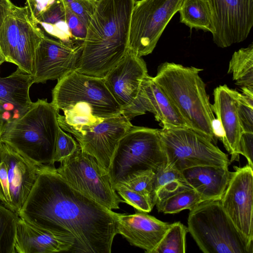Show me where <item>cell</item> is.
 Listing matches in <instances>:
<instances>
[{
  "label": "cell",
  "mask_w": 253,
  "mask_h": 253,
  "mask_svg": "<svg viewBox=\"0 0 253 253\" xmlns=\"http://www.w3.org/2000/svg\"><path fill=\"white\" fill-rule=\"evenodd\" d=\"M116 214L72 187L54 166L41 167L18 213L36 227L71 236L74 253H110Z\"/></svg>",
  "instance_id": "6da1fadb"
},
{
  "label": "cell",
  "mask_w": 253,
  "mask_h": 253,
  "mask_svg": "<svg viewBox=\"0 0 253 253\" xmlns=\"http://www.w3.org/2000/svg\"><path fill=\"white\" fill-rule=\"evenodd\" d=\"M135 0H97L75 71L103 78L128 49L130 20Z\"/></svg>",
  "instance_id": "7a4b0ae2"
},
{
  "label": "cell",
  "mask_w": 253,
  "mask_h": 253,
  "mask_svg": "<svg viewBox=\"0 0 253 253\" xmlns=\"http://www.w3.org/2000/svg\"><path fill=\"white\" fill-rule=\"evenodd\" d=\"M51 103L63 112L57 114L59 126L79 131L105 119L122 114V108L106 86L104 78L75 70L58 80L52 91Z\"/></svg>",
  "instance_id": "3957f363"
},
{
  "label": "cell",
  "mask_w": 253,
  "mask_h": 253,
  "mask_svg": "<svg viewBox=\"0 0 253 253\" xmlns=\"http://www.w3.org/2000/svg\"><path fill=\"white\" fill-rule=\"evenodd\" d=\"M202 69L165 62L153 79L192 129L214 144L215 120L206 84L199 75Z\"/></svg>",
  "instance_id": "277c9868"
},
{
  "label": "cell",
  "mask_w": 253,
  "mask_h": 253,
  "mask_svg": "<svg viewBox=\"0 0 253 253\" xmlns=\"http://www.w3.org/2000/svg\"><path fill=\"white\" fill-rule=\"evenodd\" d=\"M58 110L46 99H39L18 117L5 122L0 142L38 166H54L53 157L60 128Z\"/></svg>",
  "instance_id": "5b68a950"
},
{
  "label": "cell",
  "mask_w": 253,
  "mask_h": 253,
  "mask_svg": "<svg viewBox=\"0 0 253 253\" xmlns=\"http://www.w3.org/2000/svg\"><path fill=\"white\" fill-rule=\"evenodd\" d=\"M188 230L205 253H253V243L238 231L220 199L204 201L190 210Z\"/></svg>",
  "instance_id": "8992f818"
},
{
  "label": "cell",
  "mask_w": 253,
  "mask_h": 253,
  "mask_svg": "<svg viewBox=\"0 0 253 253\" xmlns=\"http://www.w3.org/2000/svg\"><path fill=\"white\" fill-rule=\"evenodd\" d=\"M166 162L159 129L132 125L120 140L108 174L114 189L141 172H156Z\"/></svg>",
  "instance_id": "52a82bcc"
},
{
  "label": "cell",
  "mask_w": 253,
  "mask_h": 253,
  "mask_svg": "<svg viewBox=\"0 0 253 253\" xmlns=\"http://www.w3.org/2000/svg\"><path fill=\"white\" fill-rule=\"evenodd\" d=\"M166 165L181 171L198 166L228 167V156L213 143L187 127L159 129Z\"/></svg>",
  "instance_id": "ba28073f"
},
{
  "label": "cell",
  "mask_w": 253,
  "mask_h": 253,
  "mask_svg": "<svg viewBox=\"0 0 253 253\" xmlns=\"http://www.w3.org/2000/svg\"><path fill=\"white\" fill-rule=\"evenodd\" d=\"M56 170L74 189L108 209H118L124 202L113 189L108 172L79 144Z\"/></svg>",
  "instance_id": "9c48e42d"
},
{
  "label": "cell",
  "mask_w": 253,
  "mask_h": 253,
  "mask_svg": "<svg viewBox=\"0 0 253 253\" xmlns=\"http://www.w3.org/2000/svg\"><path fill=\"white\" fill-rule=\"evenodd\" d=\"M183 0H140L132 10L128 47L139 57L152 52Z\"/></svg>",
  "instance_id": "30bf717a"
},
{
  "label": "cell",
  "mask_w": 253,
  "mask_h": 253,
  "mask_svg": "<svg viewBox=\"0 0 253 253\" xmlns=\"http://www.w3.org/2000/svg\"><path fill=\"white\" fill-rule=\"evenodd\" d=\"M44 36L27 7L14 5L0 28V48L5 61L32 74L35 52Z\"/></svg>",
  "instance_id": "8fae6325"
},
{
  "label": "cell",
  "mask_w": 253,
  "mask_h": 253,
  "mask_svg": "<svg viewBox=\"0 0 253 253\" xmlns=\"http://www.w3.org/2000/svg\"><path fill=\"white\" fill-rule=\"evenodd\" d=\"M41 166L3 143L0 160V202L4 206L19 213L34 186Z\"/></svg>",
  "instance_id": "7c38bea8"
},
{
  "label": "cell",
  "mask_w": 253,
  "mask_h": 253,
  "mask_svg": "<svg viewBox=\"0 0 253 253\" xmlns=\"http://www.w3.org/2000/svg\"><path fill=\"white\" fill-rule=\"evenodd\" d=\"M211 10L214 43L221 48L245 41L253 26V0H208Z\"/></svg>",
  "instance_id": "4fadbf2b"
},
{
  "label": "cell",
  "mask_w": 253,
  "mask_h": 253,
  "mask_svg": "<svg viewBox=\"0 0 253 253\" xmlns=\"http://www.w3.org/2000/svg\"><path fill=\"white\" fill-rule=\"evenodd\" d=\"M234 169L220 202L239 233L253 243V168L247 164Z\"/></svg>",
  "instance_id": "5bb4252c"
},
{
  "label": "cell",
  "mask_w": 253,
  "mask_h": 253,
  "mask_svg": "<svg viewBox=\"0 0 253 253\" xmlns=\"http://www.w3.org/2000/svg\"><path fill=\"white\" fill-rule=\"evenodd\" d=\"M83 47V45L73 46L45 35L34 56L33 83L58 80L75 70Z\"/></svg>",
  "instance_id": "9a60e30c"
},
{
  "label": "cell",
  "mask_w": 253,
  "mask_h": 253,
  "mask_svg": "<svg viewBox=\"0 0 253 253\" xmlns=\"http://www.w3.org/2000/svg\"><path fill=\"white\" fill-rule=\"evenodd\" d=\"M132 126L122 114L105 119L74 136L82 151L93 156L107 172L120 140Z\"/></svg>",
  "instance_id": "2e32d148"
},
{
  "label": "cell",
  "mask_w": 253,
  "mask_h": 253,
  "mask_svg": "<svg viewBox=\"0 0 253 253\" xmlns=\"http://www.w3.org/2000/svg\"><path fill=\"white\" fill-rule=\"evenodd\" d=\"M148 75L146 63L132 51H127L103 77L106 86L123 110L135 100L142 83Z\"/></svg>",
  "instance_id": "e0dca14e"
},
{
  "label": "cell",
  "mask_w": 253,
  "mask_h": 253,
  "mask_svg": "<svg viewBox=\"0 0 253 253\" xmlns=\"http://www.w3.org/2000/svg\"><path fill=\"white\" fill-rule=\"evenodd\" d=\"M154 114L162 128H189L167 96L149 75L143 80L137 97L122 114L130 121L134 117L145 114Z\"/></svg>",
  "instance_id": "ac0fdd59"
},
{
  "label": "cell",
  "mask_w": 253,
  "mask_h": 253,
  "mask_svg": "<svg viewBox=\"0 0 253 253\" xmlns=\"http://www.w3.org/2000/svg\"><path fill=\"white\" fill-rule=\"evenodd\" d=\"M140 211L132 214H116L117 233L132 246L153 253L171 224Z\"/></svg>",
  "instance_id": "d6986e66"
},
{
  "label": "cell",
  "mask_w": 253,
  "mask_h": 253,
  "mask_svg": "<svg viewBox=\"0 0 253 253\" xmlns=\"http://www.w3.org/2000/svg\"><path fill=\"white\" fill-rule=\"evenodd\" d=\"M239 92L226 84L220 85L213 90L214 103L211 104L222 130L220 140L230 154V163L239 161L238 144L242 133L237 114Z\"/></svg>",
  "instance_id": "ffe728a7"
},
{
  "label": "cell",
  "mask_w": 253,
  "mask_h": 253,
  "mask_svg": "<svg viewBox=\"0 0 253 253\" xmlns=\"http://www.w3.org/2000/svg\"><path fill=\"white\" fill-rule=\"evenodd\" d=\"M74 244L73 238L68 235L36 227L19 217L15 253L69 252Z\"/></svg>",
  "instance_id": "44dd1931"
},
{
  "label": "cell",
  "mask_w": 253,
  "mask_h": 253,
  "mask_svg": "<svg viewBox=\"0 0 253 253\" xmlns=\"http://www.w3.org/2000/svg\"><path fill=\"white\" fill-rule=\"evenodd\" d=\"M181 172L188 184L204 201L220 199L232 174L228 167L211 165L193 167Z\"/></svg>",
  "instance_id": "7402d4cb"
},
{
  "label": "cell",
  "mask_w": 253,
  "mask_h": 253,
  "mask_svg": "<svg viewBox=\"0 0 253 253\" xmlns=\"http://www.w3.org/2000/svg\"><path fill=\"white\" fill-rule=\"evenodd\" d=\"M33 84L32 75L18 67L8 76H0V106L10 105L19 115L25 112L32 103L29 90Z\"/></svg>",
  "instance_id": "603a6c76"
},
{
  "label": "cell",
  "mask_w": 253,
  "mask_h": 253,
  "mask_svg": "<svg viewBox=\"0 0 253 253\" xmlns=\"http://www.w3.org/2000/svg\"><path fill=\"white\" fill-rule=\"evenodd\" d=\"M35 22L40 25L44 33L55 40L73 46L83 45L76 42L72 37L66 20L64 6L60 0L39 16Z\"/></svg>",
  "instance_id": "cb8c5ba5"
},
{
  "label": "cell",
  "mask_w": 253,
  "mask_h": 253,
  "mask_svg": "<svg viewBox=\"0 0 253 253\" xmlns=\"http://www.w3.org/2000/svg\"><path fill=\"white\" fill-rule=\"evenodd\" d=\"M178 12L180 22L191 29L214 32L212 15L208 0H183Z\"/></svg>",
  "instance_id": "d4e9b609"
},
{
  "label": "cell",
  "mask_w": 253,
  "mask_h": 253,
  "mask_svg": "<svg viewBox=\"0 0 253 253\" xmlns=\"http://www.w3.org/2000/svg\"><path fill=\"white\" fill-rule=\"evenodd\" d=\"M192 188L181 172L166 165L155 172L152 194L154 206L170 196L185 189Z\"/></svg>",
  "instance_id": "484cf974"
},
{
  "label": "cell",
  "mask_w": 253,
  "mask_h": 253,
  "mask_svg": "<svg viewBox=\"0 0 253 253\" xmlns=\"http://www.w3.org/2000/svg\"><path fill=\"white\" fill-rule=\"evenodd\" d=\"M227 73L241 88L253 90V44L236 51L229 63Z\"/></svg>",
  "instance_id": "4316f807"
},
{
  "label": "cell",
  "mask_w": 253,
  "mask_h": 253,
  "mask_svg": "<svg viewBox=\"0 0 253 253\" xmlns=\"http://www.w3.org/2000/svg\"><path fill=\"white\" fill-rule=\"evenodd\" d=\"M204 201L194 189L189 188L170 196L156 206L159 212L173 214L186 209L190 210Z\"/></svg>",
  "instance_id": "83f0119b"
},
{
  "label": "cell",
  "mask_w": 253,
  "mask_h": 253,
  "mask_svg": "<svg viewBox=\"0 0 253 253\" xmlns=\"http://www.w3.org/2000/svg\"><path fill=\"white\" fill-rule=\"evenodd\" d=\"M19 216L0 204V253H15L17 225Z\"/></svg>",
  "instance_id": "f1b7e54d"
},
{
  "label": "cell",
  "mask_w": 253,
  "mask_h": 253,
  "mask_svg": "<svg viewBox=\"0 0 253 253\" xmlns=\"http://www.w3.org/2000/svg\"><path fill=\"white\" fill-rule=\"evenodd\" d=\"M188 228L179 221L171 224L153 253H185Z\"/></svg>",
  "instance_id": "f546056e"
},
{
  "label": "cell",
  "mask_w": 253,
  "mask_h": 253,
  "mask_svg": "<svg viewBox=\"0 0 253 253\" xmlns=\"http://www.w3.org/2000/svg\"><path fill=\"white\" fill-rule=\"evenodd\" d=\"M239 93L237 114L242 132L253 133V90L243 87Z\"/></svg>",
  "instance_id": "4dcf8cb0"
},
{
  "label": "cell",
  "mask_w": 253,
  "mask_h": 253,
  "mask_svg": "<svg viewBox=\"0 0 253 253\" xmlns=\"http://www.w3.org/2000/svg\"><path fill=\"white\" fill-rule=\"evenodd\" d=\"M114 190L123 199L124 202L138 211L149 212L154 205L150 197L130 190L124 186H117Z\"/></svg>",
  "instance_id": "1f68e13d"
},
{
  "label": "cell",
  "mask_w": 253,
  "mask_h": 253,
  "mask_svg": "<svg viewBox=\"0 0 253 253\" xmlns=\"http://www.w3.org/2000/svg\"><path fill=\"white\" fill-rule=\"evenodd\" d=\"M155 178V172L152 170H147L136 174L126 182L117 186H124L130 190L149 196L152 199Z\"/></svg>",
  "instance_id": "d6a6232c"
},
{
  "label": "cell",
  "mask_w": 253,
  "mask_h": 253,
  "mask_svg": "<svg viewBox=\"0 0 253 253\" xmlns=\"http://www.w3.org/2000/svg\"><path fill=\"white\" fill-rule=\"evenodd\" d=\"M87 27L97 0H60Z\"/></svg>",
  "instance_id": "836d02e7"
},
{
  "label": "cell",
  "mask_w": 253,
  "mask_h": 253,
  "mask_svg": "<svg viewBox=\"0 0 253 253\" xmlns=\"http://www.w3.org/2000/svg\"><path fill=\"white\" fill-rule=\"evenodd\" d=\"M79 143L61 128L58 133L53 161L61 162L72 155L78 148Z\"/></svg>",
  "instance_id": "e575fe53"
},
{
  "label": "cell",
  "mask_w": 253,
  "mask_h": 253,
  "mask_svg": "<svg viewBox=\"0 0 253 253\" xmlns=\"http://www.w3.org/2000/svg\"><path fill=\"white\" fill-rule=\"evenodd\" d=\"M64 6L66 20L72 37L78 42L84 44L87 33V27L66 6L64 5Z\"/></svg>",
  "instance_id": "d590c367"
},
{
  "label": "cell",
  "mask_w": 253,
  "mask_h": 253,
  "mask_svg": "<svg viewBox=\"0 0 253 253\" xmlns=\"http://www.w3.org/2000/svg\"><path fill=\"white\" fill-rule=\"evenodd\" d=\"M238 153L247 160L248 165L253 168V133L242 132L238 144Z\"/></svg>",
  "instance_id": "8d00e7d4"
},
{
  "label": "cell",
  "mask_w": 253,
  "mask_h": 253,
  "mask_svg": "<svg viewBox=\"0 0 253 253\" xmlns=\"http://www.w3.org/2000/svg\"><path fill=\"white\" fill-rule=\"evenodd\" d=\"M58 0H30L26 5L32 18L36 19L49 9Z\"/></svg>",
  "instance_id": "74e56055"
},
{
  "label": "cell",
  "mask_w": 253,
  "mask_h": 253,
  "mask_svg": "<svg viewBox=\"0 0 253 253\" xmlns=\"http://www.w3.org/2000/svg\"><path fill=\"white\" fill-rule=\"evenodd\" d=\"M14 5L10 0H0V28L11 12Z\"/></svg>",
  "instance_id": "f35d334b"
},
{
  "label": "cell",
  "mask_w": 253,
  "mask_h": 253,
  "mask_svg": "<svg viewBox=\"0 0 253 253\" xmlns=\"http://www.w3.org/2000/svg\"><path fill=\"white\" fill-rule=\"evenodd\" d=\"M4 123V119L1 113V108L0 107V136L2 132V128Z\"/></svg>",
  "instance_id": "ab89813d"
},
{
  "label": "cell",
  "mask_w": 253,
  "mask_h": 253,
  "mask_svg": "<svg viewBox=\"0 0 253 253\" xmlns=\"http://www.w3.org/2000/svg\"><path fill=\"white\" fill-rule=\"evenodd\" d=\"M5 62V59L0 48V65Z\"/></svg>",
  "instance_id": "60d3db41"
},
{
  "label": "cell",
  "mask_w": 253,
  "mask_h": 253,
  "mask_svg": "<svg viewBox=\"0 0 253 253\" xmlns=\"http://www.w3.org/2000/svg\"><path fill=\"white\" fill-rule=\"evenodd\" d=\"M2 145H3V143L0 142V160L1 159L2 151Z\"/></svg>",
  "instance_id": "b9f144b4"
},
{
  "label": "cell",
  "mask_w": 253,
  "mask_h": 253,
  "mask_svg": "<svg viewBox=\"0 0 253 253\" xmlns=\"http://www.w3.org/2000/svg\"><path fill=\"white\" fill-rule=\"evenodd\" d=\"M29 0H26V1H29Z\"/></svg>",
  "instance_id": "7bdbcfd3"
}]
</instances>
